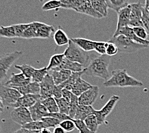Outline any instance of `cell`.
Returning <instances> with one entry per match:
<instances>
[{
    "label": "cell",
    "instance_id": "27",
    "mask_svg": "<svg viewBox=\"0 0 149 133\" xmlns=\"http://www.w3.org/2000/svg\"><path fill=\"white\" fill-rule=\"evenodd\" d=\"M85 69L84 70H83L82 72H72L71 76L70 77V78L68 79L66 81L62 83L61 85L58 86H59L62 89H67L68 90L71 91L73 86L77 81V80L80 77H81V75L82 74L85 73Z\"/></svg>",
    "mask_w": 149,
    "mask_h": 133
},
{
    "label": "cell",
    "instance_id": "55",
    "mask_svg": "<svg viewBox=\"0 0 149 133\" xmlns=\"http://www.w3.org/2000/svg\"><path fill=\"white\" fill-rule=\"evenodd\" d=\"M41 133H52L50 130L47 128H45L42 130H41Z\"/></svg>",
    "mask_w": 149,
    "mask_h": 133
},
{
    "label": "cell",
    "instance_id": "30",
    "mask_svg": "<svg viewBox=\"0 0 149 133\" xmlns=\"http://www.w3.org/2000/svg\"><path fill=\"white\" fill-rule=\"evenodd\" d=\"M41 103L46 108V109L48 110L49 113L59 112L57 101H56V99L54 97H51L41 100Z\"/></svg>",
    "mask_w": 149,
    "mask_h": 133
},
{
    "label": "cell",
    "instance_id": "50",
    "mask_svg": "<svg viewBox=\"0 0 149 133\" xmlns=\"http://www.w3.org/2000/svg\"><path fill=\"white\" fill-rule=\"evenodd\" d=\"M63 89H62L59 86H55L54 93H53V97H54L55 99H58L63 97Z\"/></svg>",
    "mask_w": 149,
    "mask_h": 133
},
{
    "label": "cell",
    "instance_id": "11",
    "mask_svg": "<svg viewBox=\"0 0 149 133\" xmlns=\"http://www.w3.org/2000/svg\"><path fill=\"white\" fill-rule=\"evenodd\" d=\"M42 99L40 94H27L22 95V97L19 99V100L15 103L12 108H26L29 109L35 105L37 102L41 101Z\"/></svg>",
    "mask_w": 149,
    "mask_h": 133
},
{
    "label": "cell",
    "instance_id": "25",
    "mask_svg": "<svg viewBox=\"0 0 149 133\" xmlns=\"http://www.w3.org/2000/svg\"><path fill=\"white\" fill-rule=\"evenodd\" d=\"M131 12H130V21H140L142 17V10L144 7L140 2L130 4Z\"/></svg>",
    "mask_w": 149,
    "mask_h": 133
},
{
    "label": "cell",
    "instance_id": "52",
    "mask_svg": "<svg viewBox=\"0 0 149 133\" xmlns=\"http://www.w3.org/2000/svg\"><path fill=\"white\" fill-rule=\"evenodd\" d=\"M14 133H41V131H32V130L21 128Z\"/></svg>",
    "mask_w": 149,
    "mask_h": 133
},
{
    "label": "cell",
    "instance_id": "37",
    "mask_svg": "<svg viewBox=\"0 0 149 133\" xmlns=\"http://www.w3.org/2000/svg\"><path fill=\"white\" fill-rule=\"evenodd\" d=\"M79 106V97H77L74 95H73L72 99H71V100L70 103L69 116L71 119H73V120L74 119Z\"/></svg>",
    "mask_w": 149,
    "mask_h": 133
},
{
    "label": "cell",
    "instance_id": "10",
    "mask_svg": "<svg viewBox=\"0 0 149 133\" xmlns=\"http://www.w3.org/2000/svg\"><path fill=\"white\" fill-rule=\"evenodd\" d=\"M99 88L98 86H92L88 90L84 92L79 97V105L82 106H92L98 98Z\"/></svg>",
    "mask_w": 149,
    "mask_h": 133
},
{
    "label": "cell",
    "instance_id": "12",
    "mask_svg": "<svg viewBox=\"0 0 149 133\" xmlns=\"http://www.w3.org/2000/svg\"><path fill=\"white\" fill-rule=\"evenodd\" d=\"M32 23L35 28L37 39L50 38L52 33L56 31L53 25H48L38 21H33Z\"/></svg>",
    "mask_w": 149,
    "mask_h": 133
},
{
    "label": "cell",
    "instance_id": "18",
    "mask_svg": "<svg viewBox=\"0 0 149 133\" xmlns=\"http://www.w3.org/2000/svg\"><path fill=\"white\" fill-rule=\"evenodd\" d=\"M68 70L72 72H80L84 70L85 68L81 64L79 63L74 62V61H70L65 57L63 63L58 68L52 70Z\"/></svg>",
    "mask_w": 149,
    "mask_h": 133
},
{
    "label": "cell",
    "instance_id": "45",
    "mask_svg": "<svg viewBox=\"0 0 149 133\" xmlns=\"http://www.w3.org/2000/svg\"><path fill=\"white\" fill-rule=\"evenodd\" d=\"M142 23L143 24L145 29L147 30L148 34L149 35V12L145 7L142 10Z\"/></svg>",
    "mask_w": 149,
    "mask_h": 133
},
{
    "label": "cell",
    "instance_id": "19",
    "mask_svg": "<svg viewBox=\"0 0 149 133\" xmlns=\"http://www.w3.org/2000/svg\"><path fill=\"white\" fill-rule=\"evenodd\" d=\"M50 75L52 76L56 86L61 85L70 78L72 72L68 70H50Z\"/></svg>",
    "mask_w": 149,
    "mask_h": 133
},
{
    "label": "cell",
    "instance_id": "32",
    "mask_svg": "<svg viewBox=\"0 0 149 133\" xmlns=\"http://www.w3.org/2000/svg\"><path fill=\"white\" fill-rule=\"evenodd\" d=\"M84 122L88 127V128L91 133H97L99 124L97 121V117L95 115H92L89 116L88 118H86L84 120Z\"/></svg>",
    "mask_w": 149,
    "mask_h": 133
},
{
    "label": "cell",
    "instance_id": "24",
    "mask_svg": "<svg viewBox=\"0 0 149 133\" xmlns=\"http://www.w3.org/2000/svg\"><path fill=\"white\" fill-rule=\"evenodd\" d=\"M54 39L56 45L58 46H63L67 44L68 45L70 41V39L67 35V34L61 28H58L55 32Z\"/></svg>",
    "mask_w": 149,
    "mask_h": 133
},
{
    "label": "cell",
    "instance_id": "31",
    "mask_svg": "<svg viewBox=\"0 0 149 133\" xmlns=\"http://www.w3.org/2000/svg\"><path fill=\"white\" fill-rule=\"evenodd\" d=\"M49 71L48 70L47 67H45L41 69H36L34 71V72L32 75L31 80L33 82H37V83H41L42 80L45 79V77L47 74H48Z\"/></svg>",
    "mask_w": 149,
    "mask_h": 133
},
{
    "label": "cell",
    "instance_id": "44",
    "mask_svg": "<svg viewBox=\"0 0 149 133\" xmlns=\"http://www.w3.org/2000/svg\"><path fill=\"white\" fill-rule=\"evenodd\" d=\"M76 128L79 130L80 133H91L87 127L86 123L83 120H73Z\"/></svg>",
    "mask_w": 149,
    "mask_h": 133
},
{
    "label": "cell",
    "instance_id": "23",
    "mask_svg": "<svg viewBox=\"0 0 149 133\" xmlns=\"http://www.w3.org/2000/svg\"><path fill=\"white\" fill-rule=\"evenodd\" d=\"M22 95L27 94H40V83L31 81L29 85L20 88H15Z\"/></svg>",
    "mask_w": 149,
    "mask_h": 133
},
{
    "label": "cell",
    "instance_id": "40",
    "mask_svg": "<svg viewBox=\"0 0 149 133\" xmlns=\"http://www.w3.org/2000/svg\"><path fill=\"white\" fill-rule=\"evenodd\" d=\"M41 120L43 122V123H44L45 128L47 129L52 127L55 128V127L59 125L60 123H61V122L59 121L58 120L49 116L45 117V118L42 119Z\"/></svg>",
    "mask_w": 149,
    "mask_h": 133
},
{
    "label": "cell",
    "instance_id": "6",
    "mask_svg": "<svg viewBox=\"0 0 149 133\" xmlns=\"http://www.w3.org/2000/svg\"><path fill=\"white\" fill-rule=\"evenodd\" d=\"M0 97L5 107H12L22 95L16 89L9 87L2 83L0 84Z\"/></svg>",
    "mask_w": 149,
    "mask_h": 133
},
{
    "label": "cell",
    "instance_id": "8",
    "mask_svg": "<svg viewBox=\"0 0 149 133\" xmlns=\"http://www.w3.org/2000/svg\"><path fill=\"white\" fill-rule=\"evenodd\" d=\"M11 119L17 124L23 126L33 121L29 109L26 108H16L10 113Z\"/></svg>",
    "mask_w": 149,
    "mask_h": 133
},
{
    "label": "cell",
    "instance_id": "5",
    "mask_svg": "<svg viewBox=\"0 0 149 133\" xmlns=\"http://www.w3.org/2000/svg\"><path fill=\"white\" fill-rule=\"evenodd\" d=\"M23 54L22 51H15L0 57V84L6 78L10 67Z\"/></svg>",
    "mask_w": 149,
    "mask_h": 133
},
{
    "label": "cell",
    "instance_id": "41",
    "mask_svg": "<svg viewBox=\"0 0 149 133\" xmlns=\"http://www.w3.org/2000/svg\"><path fill=\"white\" fill-rule=\"evenodd\" d=\"M22 39H37L35 28H34L33 23H29V26H28L26 30L24 31L22 37Z\"/></svg>",
    "mask_w": 149,
    "mask_h": 133
},
{
    "label": "cell",
    "instance_id": "20",
    "mask_svg": "<svg viewBox=\"0 0 149 133\" xmlns=\"http://www.w3.org/2000/svg\"><path fill=\"white\" fill-rule=\"evenodd\" d=\"M91 87L92 85L90 83L86 81L85 80L81 78V77H80L74 84L71 92L73 95L77 97H80L84 92H85Z\"/></svg>",
    "mask_w": 149,
    "mask_h": 133
},
{
    "label": "cell",
    "instance_id": "3",
    "mask_svg": "<svg viewBox=\"0 0 149 133\" xmlns=\"http://www.w3.org/2000/svg\"><path fill=\"white\" fill-rule=\"evenodd\" d=\"M64 54L67 59L74 62L79 63L85 68L89 65L90 63V55L79 48L70 40L68 47L65 49Z\"/></svg>",
    "mask_w": 149,
    "mask_h": 133
},
{
    "label": "cell",
    "instance_id": "26",
    "mask_svg": "<svg viewBox=\"0 0 149 133\" xmlns=\"http://www.w3.org/2000/svg\"><path fill=\"white\" fill-rule=\"evenodd\" d=\"M105 1L108 8L116 12L117 13L130 5L129 1L126 0H106Z\"/></svg>",
    "mask_w": 149,
    "mask_h": 133
},
{
    "label": "cell",
    "instance_id": "13",
    "mask_svg": "<svg viewBox=\"0 0 149 133\" xmlns=\"http://www.w3.org/2000/svg\"><path fill=\"white\" fill-rule=\"evenodd\" d=\"M31 81H32L31 79L26 78L23 73H12L10 78L7 82L4 83L5 85L9 86V87L15 88L25 86L29 85Z\"/></svg>",
    "mask_w": 149,
    "mask_h": 133
},
{
    "label": "cell",
    "instance_id": "34",
    "mask_svg": "<svg viewBox=\"0 0 149 133\" xmlns=\"http://www.w3.org/2000/svg\"><path fill=\"white\" fill-rule=\"evenodd\" d=\"M0 37L8 39L16 37L14 26L12 25L8 26H0Z\"/></svg>",
    "mask_w": 149,
    "mask_h": 133
},
{
    "label": "cell",
    "instance_id": "38",
    "mask_svg": "<svg viewBox=\"0 0 149 133\" xmlns=\"http://www.w3.org/2000/svg\"><path fill=\"white\" fill-rule=\"evenodd\" d=\"M56 101H57L59 112L69 116L70 103H68L66 100H65L63 97L58 99H56Z\"/></svg>",
    "mask_w": 149,
    "mask_h": 133
},
{
    "label": "cell",
    "instance_id": "33",
    "mask_svg": "<svg viewBox=\"0 0 149 133\" xmlns=\"http://www.w3.org/2000/svg\"><path fill=\"white\" fill-rule=\"evenodd\" d=\"M61 8L65 9H71L75 11L76 9L79 7L84 0H62Z\"/></svg>",
    "mask_w": 149,
    "mask_h": 133
},
{
    "label": "cell",
    "instance_id": "21",
    "mask_svg": "<svg viewBox=\"0 0 149 133\" xmlns=\"http://www.w3.org/2000/svg\"><path fill=\"white\" fill-rule=\"evenodd\" d=\"M70 40L86 52L95 51L96 41L84 38H71Z\"/></svg>",
    "mask_w": 149,
    "mask_h": 133
},
{
    "label": "cell",
    "instance_id": "49",
    "mask_svg": "<svg viewBox=\"0 0 149 133\" xmlns=\"http://www.w3.org/2000/svg\"><path fill=\"white\" fill-rule=\"evenodd\" d=\"M47 116L49 117H52V118H54L59 120L61 122L65 121V120H73L71 119L70 116H68L67 115H65V114L61 113L60 112L58 113H49Z\"/></svg>",
    "mask_w": 149,
    "mask_h": 133
},
{
    "label": "cell",
    "instance_id": "39",
    "mask_svg": "<svg viewBox=\"0 0 149 133\" xmlns=\"http://www.w3.org/2000/svg\"><path fill=\"white\" fill-rule=\"evenodd\" d=\"M21 128L32 130V131H41V130L45 129V127L44 123L40 120V121H32L29 123L21 126Z\"/></svg>",
    "mask_w": 149,
    "mask_h": 133
},
{
    "label": "cell",
    "instance_id": "1",
    "mask_svg": "<svg viewBox=\"0 0 149 133\" xmlns=\"http://www.w3.org/2000/svg\"><path fill=\"white\" fill-rule=\"evenodd\" d=\"M105 87H141L143 84L134 77L129 76L125 69L113 70L111 76L103 83Z\"/></svg>",
    "mask_w": 149,
    "mask_h": 133
},
{
    "label": "cell",
    "instance_id": "46",
    "mask_svg": "<svg viewBox=\"0 0 149 133\" xmlns=\"http://www.w3.org/2000/svg\"><path fill=\"white\" fill-rule=\"evenodd\" d=\"M59 125L62 127L66 132H71L76 128L73 120H65V121L62 122Z\"/></svg>",
    "mask_w": 149,
    "mask_h": 133
},
{
    "label": "cell",
    "instance_id": "53",
    "mask_svg": "<svg viewBox=\"0 0 149 133\" xmlns=\"http://www.w3.org/2000/svg\"><path fill=\"white\" fill-rule=\"evenodd\" d=\"M53 133H67V132L62 127L58 125L54 128Z\"/></svg>",
    "mask_w": 149,
    "mask_h": 133
},
{
    "label": "cell",
    "instance_id": "47",
    "mask_svg": "<svg viewBox=\"0 0 149 133\" xmlns=\"http://www.w3.org/2000/svg\"><path fill=\"white\" fill-rule=\"evenodd\" d=\"M133 30L135 34L137 35L139 39L142 40H147L148 34L147 32V30L145 29L144 27H137V28H133Z\"/></svg>",
    "mask_w": 149,
    "mask_h": 133
},
{
    "label": "cell",
    "instance_id": "35",
    "mask_svg": "<svg viewBox=\"0 0 149 133\" xmlns=\"http://www.w3.org/2000/svg\"><path fill=\"white\" fill-rule=\"evenodd\" d=\"M15 68L18 70H21V73H23L26 78L28 79H31L32 77L33 74L35 71L36 69L34 67H32L31 65H15Z\"/></svg>",
    "mask_w": 149,
    "mask_h": 133
},
{
    "label": "cell",
    "instance_id": "28",
    "mask_svg": "<svg viewBox=\"0 0 149 133\" xmlns=\"http://www.w3.org/2000/svg\"><path fill=\"white\" fill-rule=\"evenodd\" d=\"M91 5L93 8L97 11L98 13L100 14L102 17H105L107 16V5L106 1H100V0H93L91 1Z\"/></svg>",
    "mask_w": 149,
    "mask_h": 133
},
{
    "label": "cell",
    "instance_id": "7",
    "mask_svg": "<svg viewBox=\"0 0 149 133\" xmlns=\"http://www.w3.org/2000/svg\"><path fill=\"white\" fill-rule=\"evenodd\" d=\"M119 99V96H118V95H113L100 110L95 111L94 115L97 117L99 125L103 124L105 122H107L106 118L112 112V111L113 110Z\"/></svg>",
    "mask_w": 149,
    "mask_h": 133
},
{
    "label": "cell",
    "instance_id": "17",
    "mask_svg": "<svg viewBox=\"0 0 149 133\" xmlns=\"http://www.w3.org/2000/svg\"><path fill=\"white\" fill-rule=\"evenodd\" d=\"M130 5L127 6L125 8L122 9L118 14V23L116 31L120 30L122 28L129 26L130 23Z\"/></svg>",
    "mask_w": 149,
    "mask_h": 133
},
{
    "label": "cell",
    "instance_id": "14",
    "mask_svg": "<svg viewBox=\"0 0 149 133\" xmlns=\"http://www.w3.org/2000/svg\"><path fill=\"white\" fill-rule=\"evenodd\" d=\"M118 35L125 36L135 42L145 45L146 46H147V47L149 45V41H147V40H145H145L139 39L134 32V30H133L132 28H130V26L123 27L118 30L115 31V32H114L113 37H117Z\"/></svg>",
    "mask_w": 149,
    "mask_h": 133
},
{
    "label": "cell",
    "instance_id": "29",
    "mask_svg": "<svg viewBox=\"0 0 149 133\" xmlns=\"http://www.w3.org/2000/svg\"><path fill=\"white\" fill-rule=\"evenodd\" d=\"M65 58V56L63 54H55L53 55L50 58L49 61V64L47 66V69L48 71L57 69L63 63L64 59Z\"/></svg>",
    "mask_w": 149,
    "mask_h": 133
},
{
    "label": "cell",
    "instance_id": "48",
    "mask_svg": "<svg viewBox=\"0 0 149 133\" xmlns=\"http://www.w3.org/2000/svg\"><path fill=\"white\" fill-rule=\"evenodd\" d=\"M95 51L100 55L106 54V42H95Z\"/></svg>",
    "mask_w": 149,
    "mask_h": 133
},
{
    "label": "cell",
    "instance_id": "54",
    "mask_svg": "<svg viewBox=\"0 0 149 133\" xmlns=\"http://www.w3.org/2000/svg\"><path fill=\"white\" fill-rule=\"evenodd\" d=\"M4 105H3V101H2V99L1 97H0V113H1L3 111V109H4Z\"/></svg>",
    "mask_w": 149,
    "mask_h": 133
},
{
    "label": "cell",
    "instance_id": "56",
    "mask_svg": "<svg viewBox=\"0 0 149 133\" xmlns=\"http://www.w3.org/2000/svg\"><path fill=\"white\" fill-rule=\"evenodd\" d=\"M0 132H1V127H0Z\"/></svg>",
    "mask_w": 149,
    "mask_h": 133
},
{
    "label": "cell",
    "instance_id": "4",
    "mask_svg": "<svg viewBox=\"0 0 149 133\" xmlns=\"http://www.w3.org/2000/svg\"><path fill=\"white\" fill-rule=\"evenodd\" d=\"M108 42H113L116 44L119 52H134L139 49L147 48V46L138 44L123 35L113 37Z\"/></svg>",
    "mask_w": 149,
    "mask_h": 133
},
{
    "label": "cell",
    "instance_id": "2",
    "mask_svg": "<svg viewBox=\"0 0 149 133\" xmlns=\"http://www.w3.org/2000/svg\"><path fill=\"white\" fill-rule=\"evenodd\" d=\"M111 57L107 54L100 55L91 60L89 65L86 68L85 74L88 76H95L104 79L105 81L109 78V65Z\"/></svg>",
    "mask_w": 149,
    "mask_h": 133
},
{
    "label": "cell",
    "instance_id": "9",
    "mask_svg": "<svg viewBox=\"0 0 149 133\" xmlns=\"http://www.w3.org/2000/svg\"><path fill=\"white\" fill-rule=\"evenodd\" d=\"M55 86L52 76L49 74H47L42 81L40 83V95L42 100L53 97Z\"/></svg>",
    "mask_w": 149,
    "mask_h": 133
},
{
    "label": "cell",
    "instance_id": "42",
    "mask_svg": "<svg viewBox=\"0 0 149 133\" xmlns=\"http://www.w3.org/2000/svg\"><path fill=\"white\" fill-rule=\"evenodd\" d=\"M119 52L116 44L113 42H106V54L109 57H113Z\"/></svg>",
    "mask_w": 149,
    "mask_h": 133
},
{
    "label": "cell",
    "instance_id": "16",
    "mask_svg": "<svg viewBox=\"0 0 149 133\" xmlns=\"http://www.w3.org/2000/svg\"><path fill=\"white\" fill-rule=\"evenodd\" d=\"M75 12H78V13L86 14L96 19H99L103 18V17L100 14L98 13L93 8L91 1H86V0H84L82 3L79 6V7L76 9Z\"/></svg>",
    "mask_w": 149,
    "mask_h": 133
},
{
    "label": "cell",
    "instance_id": "22",
    "mask_svg": "<svg viewBox=\"0 0 149 133\" xmlns=\"http://www.w3.org/2000/svg\"><path fill=\"white\" fill-rule=\"evenodd\" d=\"M96 110L92 106H82L79 105L77 109L75 116L73 120H80L84 121L90 115H94Z\"/></svg>",
    "mask_w": 149,
    "mask_h": 133
},
{
    "label": "cell",
    "instance_id": "36",
    "mask_svg": "<svg viewBox=\"0 0 149 133\" xmlns=\"http://www.w3.org/2000/svg\"><path fill=\"white\" fill-rule=\"evenodd\" d=\"M61 8V1H57V0H53L46 2L42 6L41 10L42 11H49L54 10L57 11L58 9Z\"/></svg>",
    "mask_w": 149,
    "mask_h": 133
},
{
    "label": "cell",
    "instance_id": "51",
    "mask_svg": "<svg viewBox=\"0 0 149 133\" xmlns=\"http://www.w3.org/2000/svg\"><path fill=\"white\" fill-rule=\"evenodd\" d=\"M63 98L65 100H66L68 103H70V101L73 97V93L70 90H68L67 89H63Z\"/></svg>",
    "mask_w": 149,
    "mask_h": 133
},
{
    "label": "cell",
    "instance_id": "43",
    "mask_svg": "<svg viewBox=\"0 0 149 133\" xmlns=\"http://www.w3.org/2000/svg\"><path fill=\"white\" fill-rule=\"evenodd\" d=\"M29 23H28V24H14V25H13L14 27V29H15L16 37H17V38L22 39V37H23L24 31L26 30L28 26H29Z\"/></svg>",
    "mask_w": 149,
    "mask_h": 133
},
{
    "label": "cell",
    "instance_id": "15",
    "mask_svg": "<svg viewBox=\"0 0 149 133\" xmlns=\"http://www.w3.org/2000/svg\"><path fill=\"white\" fill-rule=\"evenodd\" d=\"M29 111L33 121H40L49 113L46 108L41 103V101H38L32 107L30 108Z\"/></svg>",
    "mask_w": 149,
    "mask_h": 133
}]
</instances>
